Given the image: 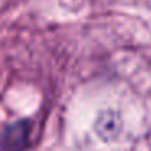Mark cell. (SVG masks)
Segmentation results:
<instances>
[{"label": "cell", "mask_w": 151, "mask_h": 151, "mask_svg": "<svg viewBox=\"0 0 151 151\" xmlns=\"http://www.w3.org/2000/svg\"><path fill=\"white\" fill-rule=\"evenodd\" d=\"M33 124L28 119L7 125L0 137V151H23L29 146Z\"/></svg>", "instance_id": "6da1fadb"}]
</instances>
